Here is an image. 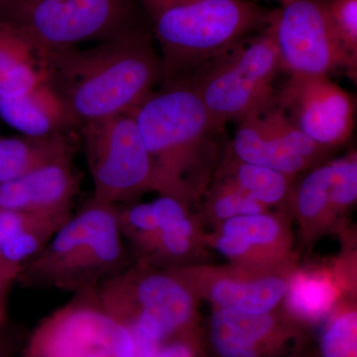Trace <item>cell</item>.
Masks as SVG:
<instances>
[{"mask_svg":"<svg viewBox=\"0 0 357 357\" xmlns=\"http://www.w3.org/2000/svg\"><path fill=\"white\" fill-rule=\"evenodd\" d=\"M281 70L290 75L328 76L345 70L356 79L354 62L338 38L326 0H291L274 10L269 24Z\"/></svg>","mask_w":357,"mask_h":357,"instance_id":"10","label":"cell"},{"mask_svg":"<svg viewBox=\"0 0 357 357\" xmlns=\"http://www.w3.org/2000/svg\"><path fill=\"white\" fill-rule=\"evenodd\" d=\"M116 208L117 222L122 236L130 241L143 255L159 232L152 203L134 202Z\"/></svg>","mask_w":357,"mask_h":357,"instance_id":"27","label":"cell"},{"mask_svg":"<svg viewBox=\"0 0 357 357\" xmlns=\"http://www.w3.org/2000/svg\"><path fill=\"white\" fill-rule=\"evenodd\" d=\"M215 177L229 181L266 208L288 203L296 178L267 167L241 161L229 150L218 165Z\"/></svg>","mask_w":357,"mask_h":357,"instance_id":"19","label":"cell"},{"mask_svg":"<svg viewBox=\"0 0 357 357\" xmlns=\"http://www.w3.org/2000/svg\"><path fill=\"white\" fill-rule=\"evenodd\" d=\"M257 116L263 130L270 137L292 153L311 162L312 165H318L324 155L328 151L302 132L277 103Z\"/></svg>","mask_w":357,"mask_h":357,"instance_id":"24","label":"cell"},{"mask_svg":"<svg viewBox=\"0 0 357 357\" xmlns=\"http://www.w3.org/2000/svg\"><path fill=\"white\" fill-rule=\"evenodd\" d=\"M326 8L338 38L357 63V0H326Z\"/></svg>","mask_w":357,"mask_h":357,"instance_id":"29","label":"cell"},{"mask_svg":"<svg viewBox=\"0 0 357 357\" xmlns=\"http://www.w3.org/2000/svg\"><path fill=\"white\" fill-rule=\"evenodd\" d=\"M21 267L0 258V328L6 319V299L14 282L18 280Z\"/></svg>","mask_w":357,"mask_h":357,"instance_id":"30","label":"cell"},{"mask_svg":"<svg viewBox=\"0 0 357 357\" xmlns=\"http://www.w3.org/2000/svg\"><path fill=\"white\" fill-rule=\"evenodd\" d=\"M278 1H280L282 4L287 3V2L291 1V0H278Z\"/></svg>","mask_w":357,"mask_h":357,"instance_id":"31","label":"cell"},{"mask_svg":"<svg viewBox=\"0 0 357 357\" xmlns=\"http://www.w3.org/2000/svg\"><path fill=\"white\" fill-rule=\"evenodd\" d=\"M77 192L79 180L72 154L66 155L20 177L0 183V208L34 213L70 211Z\"/></svg>","mask_w":357,"mask_h":357,"instance_id":"13","label":"cell"},{"mask_svg":"<svg viewBox=\"0 0 357 357\" xmlns=\"http://www.w3.org/2000/svg\"><path fill=\"white\" fill-rule=\"evenodd\" d=\"M332 185L331 202L335 215L344 213L356 204L357 199L356 152L331 161Z\"/></svg>","mask_w":357,"mask_h":357,"instance_id":"28","label":"cell"},{"mask_svg":"<svg viewBox=\"0 0 357 357\" xmlns=\"http://www.w3.org/2000/svg\"><path fill=\"white\" fill-rule=\"evenodd\" d=\"M72 215L0 208V258L22 268L55 236Z\"/></svg>","mask_w":357,"mask_h":357,"instance_id":"15","label":"cell"},{"mask_svg":"<svg viewBox=\"0 0 357 357\" xmlns=\"http://www.w3.org/2000/svg\"><path fill=\"white\" fill-rule=\"evenodd\" d=\"M321 357H357V311L352 305L335 306L319 340Z\"/></svg>","mask_w":357,"mask_h":357,"instance_id":"25","label":"cell"},{"mask_svg":"<svg viewBox=\"0 0 357 357\" xmlns=\"http://www.w3.org/2000/svg\"><path fill=\"white\" fill-rule=\"evenodd\" d=\"M276 103L291 121L326 150L344 144L356 121L354 96L328 76L290 75Z\"/></svg>","mask_w":357,"mask_h":357,"instance_id":"11","label":"cell"},{"mask_svg":"<svg viewBox=\"0 0 357 357\" xmlns=\"http://www.w3.org/2000/svg\"><path fill=\"white\" fill-rule=\"evenodd\" d=\"M331 162L314 165L299 182L293 183L288 203L305 227L330 222L335 217L331 202Z\"/></svg>","mask_w":357,"mask_h":357,"instance_id":"22","label":"cell"},{"mask_svg":"<svg viewBox=\"0 0 357 357\" xmlns=\"http://www.w3.org/2000/svg\"><path fill=\"white\" fill-rule=\"evenodd\" d=\"M43 82L38 52L17 32L0 23V98L27 95Z\"/></svg>","mask_w":357,"mask_h":357,"instance_id":"17","label":"cell"},{"mask_svg":"<svg viewBox=\"0 0 357 357\" xmlns=\"http://www.w3.org/2000/svg\"><path fill=\"white\" fill-rule=\"evenodd\" d=\"M220 232L238 239L246 251L245 262L257 255H274L281 250L284 229L280 218L267 211L241 215L222 222Z\"/></svg>","mask_w":357,"mask_h":357,"instance_id":"23","label":"cell"},{"mask_svg":"<svg viewBox=\"0 0 357 357\" xmlns=\"http://www.w3.org/2000/svg\"><path fill=\"white\" fill-rule=\"evenodd\" d=\"M211 340L220 357H267L291 337L273 312L244 314L215 309Z\"/></svg>","mask_w":357,"mask_h":357,"instance_id":"14","label":"cell"},{"mask_svg":"<svg viewBox=\"0 0 357 357\" xmlns=\"http://www.w3.org/2000/svg\"><path fill=\"white\" fill-rule=\"evenodd\" d=\"M197 296L203 293L215 309L244 314L273 312L285 298L288 279L276 273L181 267Z\"/></svg>","mask_w":357,"mask_h":357,"instance_id":"12","label":"cell"},{"mask_svg":"<svg viewBox=\"0 0 357 357\" xmlns=\"http://www.w3.org/2000/svg\"><path fill=\"white\" fill-rule=\"evenodd\" d=\"M194 357H202L201 352H199V354H196V356H195Z\"/></svg>","mask_w":357,"mask_h":357,"instance_id":"32","label":"cell"},{"mask_svg":"<svg viewBox=\"0 0 357 357\" xmlns=\"http://www.w3.org/2000/svg\"><path fill=\"white\" fill-rule=\"evenodd\" d=\"M337 286L330 275L323 271H301L289 277L284 301L292 318L314 324L328 318L337 306Z\"/></svg>","mask_w":357,"mask_h":357,"instance_id":"20","label":"cell"},{"mask_svg":"<svg viewBox=\"0 0 357 357\" xmlns=\"http://www.w3.org/2000/svg\"><path fill=\"white\" fill-rule=\"evenodd\" d=\"M117 206L91 198L70 215L18 279L33 288L77 293L98 287L128 268Z\"/></svg>","mask_w":357,"mask_h":357,"instance_id":"4","label":"cell"},{"mask_svg":"<svg viewBox=\"0 0 357 357\" xmlns=\"http://www.w3.org/2000/svg\"><path fill=\"white\" fill-rule=\"evenodd\" d=\"M93 198L121 206L154 191L153 166L130 112L82 126Z\"/></svg>","mask_w":357,"mask_h":357,"instance_id":"9","label":"cell"},{"mask_svg":"<svg viewBox=\"0 0 357 357\" xmlns=\"http://www.w3.org/2000/svg\"><path fill=\"white\" fill-rule=\"evenodd\" d=\"M162 83L188 79L261 32L274 11L250 0H147ZM161 83V84H162Z\"/></svg>","mask_w":357,"mask_h":357,"instance_id":"3","label":"cell"},{"mask_svg":"<svg viewBox=\"0 0 357 357\" xmlns=\"http://www.w3.org/2000/svg\"><path fill=\"white\" fill-rule=\"evenodd\" d=\"M269 25L204 66L191 79L218 128L262 114L276 103L273 82L280 72Z\"/></svg>","mask_w":357,"mask_h":357,"instance_id":"7","label":"cell"},{"mask_svg":"<svg viewBox=\"0 0 357 357\" xmlns=\"http://www.w3.org/2000/svg\"><path fill=\"white\" fill-rule=\"evenodd\" d=\"M44 84L75 128L130 112L162 83L150 26L91 48L42 54Z\"/></svg>","mask_w":357,"mask_h":357,"instance_id":"1","label":"cell"},{"mask_svg":"<svg viewBox=\"0 0 357 357\" xmlns=\"http://www.w3.org/2000/svg\"><path fill=\"white\" fill-rule=\"evenodd\" d=\"M72 152L66 135L0 138V183L20 177L37 167Z\"/></svg>","mask_w":357,"mask_h":357,"instance_id":"21","label":"cell"},{"mask_svg":"<svg viewBox=\"0 0 357 357\" xmlns=\"http://www.w3.org/2000/svg\"><path fill=\"white\" fill-rule=\"evenodd\" d=\"M95 289L105 309L137 340L161 344L194 330L197 295L180 267L138 260Z\"/></svg>","mask_w":357,"mask_h":357,"instance_id":"6","label":"cell"},{"mask_svg":"<svg viewBox=\"0 0 357 357\" xmlns=\"http://www.w3.org/2000/svg\"><path fill=\"white\" fill-rule=\"evenodd\" d=\"M160 86L129 112L151 158L154 191L187 204L208 185L222 128L208 114L191 79Z\"/></svg>","mask_w":357,"mask_h":357,"instance_id":"2","label":"cell"},{"mask_svg":"<svg viewBox=\"0 0 357 357\" xmlns=\"http://www.w3.org/2000/svg\"><path fill=\"white\" fill-rule=\"evenodd\" d=\"M132 331L112 316L96 289L75 293L30 335L24 357H135Z\"/></svg>","mask_w":357,"mask_h":357,"instance_id":"8","label":"cell"},{"mask_svg":"<svg viewBox=\"0 0 357 357\" xmlns=\"http://www.w3.org/2000/svg\"><path fill=\"white\" fill-rule=\"evenodd\" d=\"M257 115L238 122L230 153L246 163L267 167L292 178L314 166L270 137L260 126Z\"/></svg>","mask_w":357,"mask_h":357,"instance_id":"18","label":"cell"},{"mask_svg":"<svg viewBox=\"0 0 357 357\" xmlns=\"http://www.w3.org/2000/svg\"><path fill=\"white\" fill-rule=\"evenodd\" d=\"M0 119L31 138L65 135V131L75 128L62 103L44 82L27 95L0 98Z\"/></svg>","mask_w":357,"mask_h":357,"instance_id":"16","label":"cell"},{"mask_svg":"<svg viewBox=\"0 0 357 357\" xmlns=\"http://www.w3.org/2000/svg\"><path fill=\"white\" fill-rule=\"evenodd\" d=\"M0 23L39 55L109 41L149 26L136 0H0Z\"/></svg>","mask_w":357,"mask_h":357,"instance_id":"5","label":"cell"},{"mask_svg":"<svg viewBox=\"0 0 357 357\" xmlns=\"http://www.w3.org/2000/svg\"><path fill=\"white\" fill-rule=\"evenodd\" d=\"M206 208L218 222L241 215H256L267 211L268 208L256 201L229 181L215 177L210 188Z\"/></svg>","mask_w":357,"mask_h":357,"instance_id":"26","label":"cell"}]
</instances>
